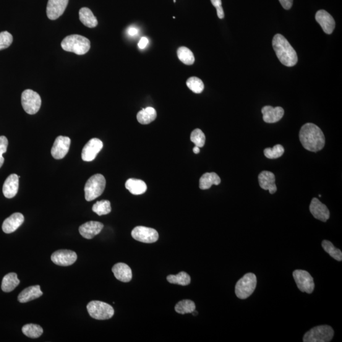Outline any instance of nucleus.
I'll return each instance as SVG.
<instances>
[{
  "mask_svg": "<svg viewBox=\"0 0 342 342\" xmlns=\"http://www.w3.org/2000/svg\"><path fill=\"white\" fill-rule=\"evenodd\" d=\"M61 46L64 50L72 52L78 56H83L90 50V41L84 36L72 35L65 37L62 41Z\"/></svg>",
  "mask_w": 342,
  "mask_h": 342,
  "instance_id": "nucleus-3",
  "label": "nucleus"
},
{
  "mask_svg": "<svg viewBox=\"0 0 342 342\" xmlns=\"http://www.w3.org/2000/svg\"><path fill=\"white\" fill-rule=\"evenodd\" d=\"M284 149L283 146L276 145L273 148H268L264 150L266 157L270 159H275L281 157L283 155Z\"/></svg>",
  "mask_w": 342,
  "mask_h": 342,
  "instance_id": "nucleus-36",
  "label": "nucleus"
},
{
  "mask_svg": "<svg viewBox=\"0 0 342 342\" xmlns=\"http://www.w3.org/2000/svg\"><path fill=\"white\" fill-rule=\"evenodd\" d=\"M126 189L128 190L133 195H139L143 194L147 190V186L142 180L130 178L127 180L125 184Z\"/></svg>",
  "mask_w": 342,
  "mask_h": 342,
  "instance_id": "nucleus-24",
  "label": "nucleus"
},
{
  "mask_svg": "<svg viewBox=\"0 0 342 342\" xmlns=\"http://www.w3.org/2000/svg\"><path fill=\"white\" fill-rule=\"evenodd\" d=\"M334 331L331 326L321 325L315 326L305 334L304 342H329L332 340Z\"/></svg>",
  "mask_w": 342,
  "mask_h": 342,
  "instance_id": "nucleus-7",
  "label": "nucleus"
},
{
  "mask_svg": "<svg viewBox=\"0 0 342 342\" xmlns=\"http://www.w3.org/2000/svg\"><path fill=\"white\" fill-rule=\"evenodd\" d=\"M19 176L17 174H10L3 186V193L5 197L7 198H12L17 195L18 190H19Z\"/></svg>",
  "mask_w": 342,
  "mask_h": 342,
  "instance_id": "nucleus-21",
  "label": "nucleus"
},
{
  "mask_svg": "<svg viewBox=\"0 0 342 342\" xmlns=\"http://www.w3.org/2000/svg\"><path fill=\"white\" fill-rule=\"evenodd\" d=\"M187 85L190 90L197 94L202 93L204 89V84L202 81L197 77H190L187 80Z\"/></svg>",
  "mask_w": 342,
  "mask_h": 342,
  "instance_id": "nucleus-35",
  "label": "nucleus"
},
{
  "mask_svg": "<svg viewBox=\"0 0 342 342\" xmlns=\"http://www.w3.org/2000/svg\"><path fill=\"white\" fill-rule=\"evenodd\" d=\"M190 140L193 143H195V146L199 148H202L204 146L205 143V136L204 133L200 129H196L193 130Z\"/></svg>",
  "mask_w": 342,
  "mask_h": 342,
  "instance_id": "nucleus-37",
  "label": "nucleus"
},
{
  "mask_svg": "<svg viewBox=\"0 0 342 342\" xmlns=\"http://www.w3.org/2000/svg\"><path fill=\"white\" fill-rule=\"evenodd\" d=\"M8 145H9V142H8L7 138L4 136H1L0 137V168L4 163L5 159L3 155L7 150Z\"/></svg>",
  "mask_w": 342,
  "mask_h": 342,
  "instance_id": "nucleus-39",
  "label": "nucleus"
},
{
  "mask_svg": "<svg viewBox=\"0 0 342 342\" xmlns=\"http://www.w3.org/2000/svg\"><path fill=\"white\" fill-rule=\"evenodd\" d=\"M69 4V0H48L46 15L49 19L54 20L63 15Z\"/></svg>",
  "mask_w": 342,
  "mask_h": 342,
  "instance_id": "nucleus-14",
  "label": "nucleus"
},
{
  "mask_svg": "<svg viewBox=\"0 0 342 342\" xmlns=\"http://www.w3.org/2000/svg\"><path fill=\"white\" fill-rule=\"evenodd\" d=\"M112 271L115 277L119 281L127 283L131 280L133 276L131 269L126 264L117 263L112 268Z\"/></svg>",
  "mask_w": 342,
  "mask_h": 342,
  "instance_id": "nucleus-22",
  "label": "nucleus"
},
{
  "mask_svg": "<svg viewBox=\"0 0 342 342\" xmlns=\"http://www.w3.org/2000/svg\"><path fill=\"white\" fill-rule=\"evenodd\" d=\"M256 286V276L251 273L246 274L236 284V297L240 299H247L254 293Z\"/></svg>",
  "mask_w": 342,
  "mask_h": 342,
  "instance_id": "nucleus-5",
  "label": "nucleus"
},
{
  "mask_svg": "<svg viewBox=\"0 0 342 342\" xmlns=\"http://www.w3.org/2000/svg\"><path fill=\"white\" fill-rule=\"evenodd\" d=\"M264 121L267 123H275L283 117L284 109L281 107H273L271 106L264 107L262 109Z\"/></svg>",
  "mask_w": 342,
  "mask_h": 342,
  "instance_id": "nucleus-19",
  "label": "nucleus"
},
{
  "mask_svg": "<svg viewBox=\"0 0 342 342\" xmlns=\"http://www.w3.org/2000/svg\"><path fill=\"white\" fill-rule=\"evenodd\" d=\"M309 209L312 215L318 220L326 222L330 218V213L328 207L317 198L312 200Z\"/></svg>",
  "mask_w": 342,
  "mask_h": 342,
  "instance_id": "nucleus-16",
  "label": "nucleus"
},
{
  "mask_svg": "<svg viewBox=\"0 0 342 342\" xmlns=\"http://www.w3.org/2000/svg\"><path fill=\"white\" fill-rule=\"evenodd\" d=\"M193 152H194L196 154H198L200 153V148L197 147V146H195L194 148H193Z\"/></svg>",
  "mask_w": 342,
  "mask_h": 342,
  "instance_id": "nucleus-45",
  "label": "nucleus"
},
{
  "mask_svg": "<svg viewBox=\"0 0 342 342\" xmlns=\"http://www.w3.org/2000/svg\"><path fill=\"white\" fill-rule=\"evenodd\" d=\"M216 10H217V14H218V16L219 18V19H224V12L223 7H222V6H221V7H219L218 8H216Z\"/></svg>",
  "mask_w": 342,
  "mask_h": 342,
  "instance_id": "nucleus-42",
  "label": "nucleus"
},
{
  "mask_svg": "<svg viewBox=\"0 0 342 342\" xmlns=\"http://www.w3.org/2000/svg\"><path fill=\"white\" fill-rule=\"evenodd\" d=\"M87 310L91 318L98 320L111 319L114 314V308L111 305L98 300L89 303Z\"/></svg>",
  "mask_w": 342,
  "mask_h": 342,
  "instance_id": "nucleus-6",
  "label": "nucleus"
},
{
  "mask_svg": "<svg viewBox=\"0 0 342 342\" xmlns=\"http://www.w3.org/2000/svg\"><path fill=\"white\" fill-rule=\"evenodd\" d=\"M103 228V224L97 221H89L80 227L79 231L83 237L86 239H92L100 233Z\"/></svg>",
  "mask_w": 342,
  "mask_h": 342,
  "instance_id": "nucleus-17",
  "label": "nucleus"
},
{
  "mask_svg": "<svg viewBox=\"0 0 342 342\" xmlns=\"http://www.w3.org/2000/svg\"><path fill=\"white\" fill-rule=\"evenodd\" d=\"M167 279L170 283L179 284L181 286L189 285L191 282V278L185 272L179 273L177 275H169Z\"/></svg>",
  "mask_w": 342,
  "mask_h": 342,
  "instance_id": "nucleus-32",
  "label": "nucleus"
},
{
  "mask_svg": "<svg viewBox=\"0 0 342 342\" xmlns=\"http://www.w3.org/2000/svg\"><path fill=\"white\" fill-rule=\"evenodd\" d=\"M258 182L263 190H269L271 194H274L277 191L275 183V174L270 171H264L258 176Z\"/></svg>",
  "mask_w": 342,
  "mask_h": 342,
  "instance_id": "nucleus-20",
  "label": "nucleus"
},
{
  "mask_svg": "<svg viewBox=\"0 0 342 342\" xmlns=\"http://www.w3.org/2000/svg\"><path fill=\"white\" fill-rule=\"evenodd\" d=\"M280 2L282 7L285 10L291 9L292 5H293L294 0H279Z\"/></svg>",
  "mask_w": 342,
  "mask_h": 342,
  "instance_id": "nucleus-40",
  "label": "nucleus"
},
{
  "mask_svg": "<svg viewBox=\"0 0 342 342\" xmlns=\"http://www.w3.org/2000/svg\"><path fill=\"white\" fill-rule=\"evenodd\" d=\"M70 139L69 137L59 136L56 138L52 147L51 153L54 159L60 160L65 157L69 152Z\"/></svg>",
  "mask_w": 342,
  "mask_h": 342,
  "instance_id": "nucleus-13",
  "label": "nucleus"
},
{
  "mask_svg": "<svg viewBox=\"0 0 342 342\" xmlns=\"http://www.w3.org/2000/svg\"><path fill=\"white\" fill-rule=\"evenodd\" d=\"M20 283L19 279L17 278L16 273H10L7 274L3 278L2 283V291L5 292H10L16 288Z\"/></svg>",
  "mask_w": 342,
  "mask_h": 342,
  "instance_id": "nucleus-28",
  "label": "nucleus"
},
{
  "mask_svg": "<svg viewBox=\"0 0 342 342\" xmlns=\"http://www.w3.org/2000/svg\"><path fill=\"white\" fill-rule=\"evenodd\" d=\"M293 276L300 291L309 294L312 293L315 287L314 279L307 271L296 270Z\"/></svg>",
  "mask_w": 342,
  "mask_h": 342,
  "instance_id": "nucleus-9",
  "label": "nucleus"
},
{
  "mask_svg": "<svg viewBox=\"0 0 342 342\" xmlns=\"http://www.w3.org/2000/svg\"><path fill=\"white\" fill-rule=\"evenodd\" d=\"M196 309L195 303L190 300H183L179 302L175 306V310L179 314H185L192 313Z\"/></svg>",
  "mask_w": 342,
  "mask_h": 342,
  "instance_id": "nucleus-31",
  "label": "nucleus"
},
{
  "mask_svg": "<svg viewBox=\"0 0 342 342\" xmlns=\"http://www.w3.org/2000/svg\"><path fill=\"white\" fill-rule=\"evenodd\" d=\"M77 254L69 250H59L51 255V260L56 265L61 266H69L73 265L77 260Z\"/></svg>",
  "mask_w": 342,
  "mask_h": 342,
  "instance_id": "nucleus-12",
  "label": "nucleus"
},
{
  "mask_svg": "<svg viewBox=\"0 0 342 342\" xmlns=\"http://www.w3.org/2000/svg\"><path fill=\"white\" fill-rule=\"evenodd\" d=\"M22 331L25 336L31 338L40 337L43 333V328L40 325L35 324H28L23 326Z\"/></svg>",
  "mask_w": 342,
  "mask_h": 342,
  "instance_id": "nucleus-30",
  "label": "nucleus"
},
{
  "mask_svg": "<svg viewBox=\"0 0 342 342\" xmlns=\"http://www.w3.org/2000/svg\"><path fill=\"white\" fill-rule=\"evenodd\" d=\"M156 118V112L153 107H148L138 112L137 120L140 124L146 125L151 123Z\"/></svg>",
  "mask_w": 342,
  "mask_h": 342,
  "instance_id": "nucleus-27",
  "label": "nucleus"
},
{
  "mask_svg": "<svg viewBox=\"0 0 342 342\" xmlns=\"http://www.w3.org/2000/svg\"><path fill=\"white\" fill-rule=\"evenodd\" d=\"M174 3H176V0H173Z\"/></svg>",
  "mask_w": 342,
  "mask_h": 342,
  "instance_id": "nucleus-46",
  "label": "nucleus"
},
{
  "mask_svg": "<svg viewBox=\"0 0 342 342\" xmlns=\"http://www.w3.org/2000/svg\"><path fill=\"white\" fill-rule=\"evenodd\" d=\"M127 33L130 36H135L138 34V30L135 28H129L127 30Z\"/></svg>",
  "mask_w": 342,
  "mask_h": 342,
  "instance_id": "nucleus-43",
  "label": "nucleus"
},
{
  "mask_svg": "<svg viewBox=\"0 0 342 342\" xmlns=\"http://www.w3.org/2000/svg\"><path fill=\"white\" fill-rule=\"evenodd\" d=\"M21 102L26 113L30 115L36 114L41 108V96L36 91L26 90L22 93Z\"/></svg>",
  "mask_w": 342,
  "mask_h": 342,
  "instance_id": "nucleus-8",
  "label": "nucleus"
},
{
  "mask_svg": "<svg viewBox=\"0 0 342 342\" xmlns=\"http://www.w3.org/2000/svg\"><path fill=\"white\" fill-rule=\"evenodd\" d=\"M221 181L220 177L215 172H207L200 177V189L203 190L209 189L213 185L220 184Z\"/></svg>",
  "mask_w": 342,
  "mask_h": 342,
  "instance_id": "nucleus-26",
  "label": "nucleus"
},
{
  "mask_svg": "<svg viewBox=\"0 0 342 342\" xmlns=\"http://www.w3.org/2000/svg\"><path fill=\"white\" fill-rule=\"evenodd\" d=\"M315 20L322 28L324 32L331 35L335 28V21L331 15L326 10H321L315 14Z\"/></svg>",
  "mask_w": 342,
  "mask_h": 342,
  "instance_id": "nucleus-15",
  "label": "nucleus"
},
{
  "mask_svg": "<svg viewBox=\"0 0 342 342\" xmlns=\"http://www.w3.org/2000/svg\"><path fill=\"white\" fill-rule=\"evenodd\" d=\"M103 142L98 138H93L86 143L82 151V159L86 162L93 161L102 149Z\"/></svg>",
  "mask_w": 342,
  "mask_h": 342,
  "instance_id": "nucleus-11",
  "label": "nucleus"
},
{
  "mask_svg": "<svg viewBox=\"0 0 342 342\" xmlns=\"http://www.w3.org/2000/svg\"><path fill=\"white\" fill-rule=\"evenodd\" d=\"M80 21L86 27L94 28L98 25V20L92 11L88 8L83 7L81 9L79 12Z\"/></svg>",
  "mask_w": 342,
  "mask_h": 342,
  "instance_id": "nucleus-25",
  "label": "nucleus"
},
{
  "mask_svg": "<svg viewBox=\"0 0 342 342\" xmlns=\"http://www.w3.org/2000/svg\"><path fill=\"white\" fill-rule=\"evenodd\" d=\"M322 247L325 251L327 252L331 257L335 258V260L340 261L342 260V253L340 249H336L332 243L328 240H323L322 242Z\"/></svg>",
  "mask_w": 342,
  "mask_h": 342,
  "instance_id": "nucleus-33",
  "label": "nucleus"
},
{
  "mask_svg": "<svg viewBox=\"0 0 342 342\" xmlns=\"http://www.w3.org/2000/svg\"><path fill=\"white\" fill-rule=\"evenodd\" d=\"M131 236L137 241L145 244H152L159 239V233L155 229L145 226L135 227L131 232Z\"/></svg>",
  "mask_w": 342,
  "mask_h": 342,
  "instance_id": "nucleus-10",
  "label": "nucleus"
},
{
  "mask_svg": "<svg viewBox=\"0 0 342 342\" xmlns=\"http://www.w3.org/2000/svg\"><path fill=\"white\" fill-rule=\"evenodd\" d=\"M43 292H41L40 286L35 285L28 287L23 290V291L18 296V300L20 303H26L31 301V300L39 298L43 296Z\"/></svg>",
  "mask_w": 342,
  "mask_h": 342,
  "instance_id": "nucleus-23",
  "label": "nucleus"
},
{
  "mask_svg": "<svg viewBox=\"0 0 342 342\" xmlns=\"http://www.w3.org/2000/svg\"><path fill=\"white\" fill-rule=\"evenodd\" d=\"M177 57L180 61L185 65H191L194 64L195 57L193 52L185 46H181L177 49Z\"/></svg>",
  "mask_w": 342,
  "mask_h": 342,
  "instance_id": "nucleus-29",
  "label": "nucleus"
},
{
  "mask_svg": "<svg viewBox=\"0 0 342 342\" xmlns=\"http://www.w3.org/2000/svg\"><path fill=\"white\" fill-rule=\"evenodd\" d=\"M211 3L214 7L218 8L219 7L222 6V1L221 0H211Z\"/></svg>",
  "mask_w": 342,
  "mask_h": 342,
  "instance_id": "nucleus-44",
  "label": "nucleus"
},
{
  "mask_svg": "<svg viewBox=\"0 0 342 342\" xmlns=\"http://www.w3.org/2000/svg\"><path fill=\"white\" fill-rule=\"evenodd\" d=\"M92 210L98 216L107 215L111 212V202L109 200H101L93 205Z\"/></svg>",
  "mask_w": 342,
  "mask_h": 342,
  "instance_id": "nucleus-34",
  "label": "nucleus"
},
{
  "mask_svg": "<svg viewBox=\"0 0 342 342\" xmlns=\"http://www.w3.org/2000/svg\"><path fill=\"white\" fill-rule=\"evenodd\" d=\"M148 43V40L147 38L143 37L141 39L139 43H138V46L140 49H144L147 46Z\"/></svg>",
  "mask_w": 342,
  "mask_h": 342,
  "instance_id": "nucleus-41",
  "label": "nucleus"
},
{
  "mask_svg": "<svg viewBox=\"0 0 342 342\" xmlns=\"http://www.w3.org/2000/svg\"><path fill=\"white\" fill-rule=\"evenodd\" d=\"M24 221V217L21 213H16L5 219L3 223L2 229L4 233L10 234L14 233Z\"/></svg>",
  "mask_w": 342,
  "mask_h": 342,
  "instance_id": "nucleus-18",
  "label": "nucleus"
},
{
  "mask_svg": "<svg viewBox=\"0 0 342 342\" xmlns=\"http://www.w3.org/2000/svg\"><path fill=\"white\" fill-rule=\"evenodd\" d=\"M106 180L100 174L93 175L86 182L85 187L86 200L88 202L100 197L106 189Z\"/></svg>",
  "mask_w": 342,
  "mask_h": 342,
  "instance_id": "nucleus-4",
  "label": "nucleus"
},
{
  "mask_svg": "<svg viewBox=\"0 0 342 342\" xmlns=\"http://www.w3.org/2000/svg\"><path fill=\"white\" fill-rule=\"evenodd\" d=\"M299 138L303 147L308 151L317 152L325 147V135L320 127L314 124L307 123L302 126L300 130Z\"/></svg>",
  "mask_w": 342,
  "mask_h": 342,
  "instance_id": "nucleus-1",
  "label": "nucleus"
},
{
  "mask_svg": "<svg viewBox=\"0 0 342 342\" xmlns=\"http://www.w3.org/2000/svg\"><path fill=\"white\" fill-rule=\"evenodd\" d=\"M273 46L279 61L287 67H293L298 62L296 50L283 35L277 34L274 36Z\"/></svg>",
  "mask_w": 342,
  "mask_h": 342,
  "instance_id": "nucleus-2",
  "label": "nucleus"
},
{
  "mask_svg": "<svg viewBox=\"0 0 342 342\" xmlns=\"http://www.w3.org/2000/svg\"><path fill=\"white\" fill-rule=\"evenodd\" d=\"M12 42L13 36L11 34L7 31L0 33V50L9 48Z\"/></svg>",
  "mask_w": 342,
  "mask_h": 342,
  "instance_id": "nucleus-38",
  "label": "nucleus"
}]
</instances>
